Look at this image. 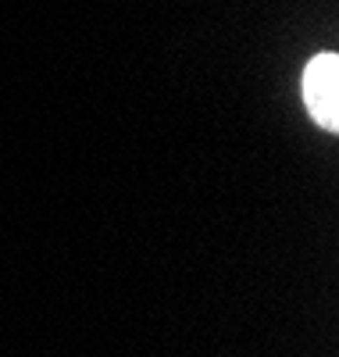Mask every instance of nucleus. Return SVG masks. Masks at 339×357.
Masks as SVG:
<instances>
[{
    "label": "nucleus",
    "mask_w": 339,
    "mask_h": 357,
    "mask_svg": "<svg viewBox=\"0 0 339 357\" xmlns=\"http://www.w3.org/2000/svg\"><path fill=\"white\" fill-rule=\"evenodd\" d=\"M303 104L318 126L329 132L339 129V57L318 54L303 72Z\"/></svg>",
    "instance_id": "obj_1"
}]
</instances>
